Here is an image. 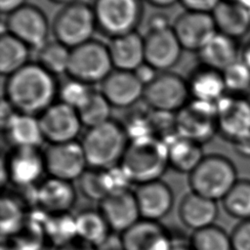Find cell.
I'll list each match as a JSON object with an SVG mask.
<instances>
[{"label":"cell","instance_id":"33","mask_svg":"<svg viewBox=\"0 0 250 250\" xmlns=\"http://www.w3.org/2000/svg\"><path fill=\"white\" fill-rule=\"evenodd\" d=\"M43 226L49 246L54 249L68 244L77 237L75 216L69 213L47 214L44 212Z\"/></svg>","mask_w":250,"mask_h":250},{"label":"cell","instance_id":"2","mask_svg":"<svg viewBox=\"0 0 250 250\" xmlns=\"http://www.w3.org/2000/svg\"><path fill=\"white\" fill-rule=\"evenodd\" d=\"M119 165L136 186L161 180L169 168L167 145L154 136L132 139Z\"/></svg>","mask_w":250,"mask_h":250},{"label":"cell","instance_id":"46","mask_svg":"<svg viewBox=\"0 0 250 250\" xmlns=\"http://www.w3.org/2000/svg\"><path fill=\"white\" fill-rule=\"evenodd\" d=\"M232 146L234 151L240 157L250 159V136L234 143Z\"/></svg>","mask_w":250,"mask_h":250},{"label":"cell","instance_id":"30","mask_svg":"<svg viewBox=\"0 0 250 250\" xmlns=\"http://www.w3.org/2000/svg\"><path fill=\"white\" fill-rule=\"evenodd\" d=\"M29 204L25 196L18 195L12 191L4 190L0 204V227L2 240H8L24 223L28 213Z\"/></svg>","mask_w":250,"mask_h":250},{"label":"cell","instance_id":"31","mask_svg":"<svg viewBox=\"0 0 250 250\" xmlns=\"http://www.w3.org/2000/svg\"><path fill=\"white\" fill-rule=\"evenodd\" d=\"M78 239L98 247L113 232L104 217L98 209L86 208L75 215Z\"/></svg>","mask_w":250,"mask_h":250},{"label":"cell","instance_id":"44","mask_svg":"<svg viewBox=\"0 0 250 250\" xmlns=\"http://www.w3.org/2000/svg\"><path fill=\"white\" fill-rule=\"evenodd\" d=\"M134 73L137 76V78L146 87L147 84H149L156 77V75L159 72L155 68H153L151 65H149L148 63L144 62L136 70H134Z\"/></svg>","mask_w":250,"mask_h":250},{"label":"cell","instance_id":"34","mask_svg":"<svg viewBox=\"0 0 250 250\" xmlns=\"http://www.w3.org/2000/svg\"><path fill=\"white\" fill-rule=\"evenodd\" d=\"M36 62L51 74L58 76L67 72L70 49L57 40H49L36 51Z\"/></svg>","mask_w":250,"mask_h":250},{"label":"cell","instance_id":"24","mask_svg":"<svg viewBox=\"0 0 250 250\" xmlns=\"http://www.w3.org/2000/svg\"><path fill=\"white\" fill-rule=\"evenodd\" d=\"M107 46L114 69L134 71L146 62L145 39L137 31L111 38Z\"/></svg>","mask_w":250,"mask_h":250},{"label":"cell","instance_id":"18","mask_svg":"<svg viewBox=\"0 0 250 250\" xmlns=\"http://www.w3.org/2000/svg\"><path fill=\"white\" fill-rule=\"evenodd\" d=\"M123 250H172L174 238L160 222L141 219L120 234Z\"/></svg>","mask_w":250,"mask_h":250},{"label":"cell","instance_id":"1","mask_svg":"<svg viewBox=\"0 0 250 250\" xmlns=\"http://www.w3.org/2000/svg\"><path fill=\"white\" fill-rule=\"evenodd\" d=\"M59 82L39 63L29 62L5 79L3 98L17 112L39 116L58 101Z\"/></svg>","mask_w":250,"mask_h":250},{"label":"cell","instance_id":"38","mask_svg":"<svg viewBox=\"0 0 250 250\" xmlns=\"http://www.w3.org/2000/svg\"><path fill=\"white\" fill-rule=\"evenodd\" d=\"M77 111L83 126L88 129L111 120L112 105L101 91L95 90L88 102Z\"/></svg>","mask_w":250,"mask_h":250},{"label":"cell","instance_id":"36","mask_svg":"<svg viewBox=\"0 0 250 250\" xmlns=\"http://www.w3.org/2000/svg\"><path fill=\"white\" fill-rule=\"evenodd\" d=\"M188 244L192 250H232L230 234L217 225L192 231Z\"/></svg>","mask_w":250,"mask_h":250},{"label":"cell","instance_id":"27","mask_svg":"<svg viewBox=\"0 0 250 250\" xmlns=\"http://www.w3.org/2000/svg\"><path fill=\"white\" fill-rule=\"evenodd\" d=\"M211 15L217 31L237 41L250 31V9L240 4L222 0Z\"/></svg>","mask_w":250,"mask_h":250},{"label":"cell","instance_id":"21","mask_svg":"<svg viewBox=\"0 0 250 250\" xmlns=\"http://www.w3.org/2000/svg\"><path fill=\"white\" fill-rule=\"evenodd\" d=\"M134 192L142 219L160 222L173 208V190L162 180L139 185Z\"/></svg>","mask_w":250,"mask_h":250},{"label":"cell","instance_id":"28","mask_svg":"<svg viewBox=\"0 0 250 250\" xmlns=\"http://www.w3.org/2000/svg\"><path fill=\"white\" fill-rule=\"evenodd\" d=\"M169 167L174 171L189 175L205 156L202 146L180 135L166 141Z\"/></svg>","mask_w":250,"mask_h":250},{"label":"cell","instance_id":"20","mask_svg":"<svg viewBox=\"0 0 250 250\" xmlns=\"http://www.w3.org/2000/svg\"><path fill=\"white\" fill-rule=\"evenodd\" d=\"M100 85V91L112 107L125 109L143 102L145 86L134 71L113 69Z\"/></svg>","mask_w":250,"mask_h":250},{"label":"cell","instance_id":"7","mask_svg":"<svg viewBox=\"0 0 250 250\" xmlns=\"http://www.w3.org/2000/svg\"><path fill=\"white\" fill-rule=\"evenodd\" d=\"M46 173L44 150L41 147H10L1 160V187L28 189L36 187Z\"/></svg>","mask_w":250,"mask_h":250},{"label":"cell","instance_id":"26","mask_svg":"<svg viewBox=\"0 0 250 250\" xmlns=\"http://www.w3.org/2000/svg\"><path fill=\"white\" fill-rule=\"evenodd\" d=\"M178 211L181 222L193 231L215 225L219 214L217 201L192 191L184 195Z\"/></svg>","mask_w":250,"mask_h":250},{"label":"cell","instance_id":"17","mask_svg":"<svg viewBox=\"0 0 250 250\" xmlns=\"http://www.w3.org/2000/svg\"><path fill=\"white\" fill-rule=\"evenodd\" d=\"M144 39L146 62L158 72L170 71L180 61L184 49L172 26L161 30L147 31Z\"/></svg>","mask_w":250,"mask_h":250},{"label":"cell","instance_id":"47","mask_svg":"<svg viewBox=\"0 0 250 250\" xmlns=\"http://www.w3.org/2000/svg\"><path fill=\"white\" fill-rule=\"evenodd\" d=\"M54 250H97V249H96V247L77 238L76 240H74L68 244L55 248Z\"/></svg>","mask_w":250,"mask_h":250},{"label":"cell","instance_id":"8","mask_svg":"<svg viewBox=\"0 0 250 250\" xmlns=\"http://www.w3.org/2000/svg\"><path fill=\"white\" fill-rule=\"evenodd\" d=\"M114 69L107 44L92 39L70 50L67 76L89 85L101 84Z\"/></svg>","mask_w":250,"mask_h":250},{"label":"cell","instance_id":"43","mask_svg":"<svg viewBox=\"0 0 250 250\" xmlns=\"http://www.w3.org/2000/svg\"><path fill=\"white\" fill-rule=\"evenodd\" d=\"M172 23L167 17V15L163 13H155L152 14L147 21V31L153 30H161L168 27H171Z\"/></svg>","mask_w":250,"mask_h":250},{"label":"cell","instance_id":"5","mask_svg":"<svg viewBox=\"0 0 250 250\" xmlns=\"http://www.w3.org/2000/svg\"><path fill=\"white\" fill-rule=\"evenodd\" d=\"M51 25L55 40L70 50L94 39L98 30L91 3L80 0L62 6Z\"/></svg>","mask_w":250,"mask_h":250},{"label":"cell","instance_id":"23","mask_svg":"<svg viewBox=\"0 0 250 250\" xmlns=\"http://www.w3.org/2000/svg\"><path fill=\"white\" fill-rule=\"evenodd\" d=\"M190 100L216 104L226 94L223 73L198 64L187 78Z\"/></svg>","mask_w":250,"mask_h":250},{"label":"cell","instance_id":"42","mask_svg":"<svg viewBox=\"0 0 250 250\" xmlns=\"http://www.w3.org/2000/svg\"><path fill=\"white\" fill-rule=\"evenodd\" d=\"M222 0H180L186 11L211 14Z\"/></svg>","mask_w":250,"mask_h":250},{"label":"cell","instance_id":"9","mask_svg":"<svg viewBox=\"0 0 250 250\" xmlns=\"http://www.w3.org/2000/svg\"><path fill=\"white\" fill-rule=\"evenodd\" d=\"M189 100L187 79L178 73L163 71L145 87L143 102L153 111L175 114Z\"/></svg>","mask_w":250,"mask_h":250},{"label":"cell","instance_id":"37","mask_svg":"<svg viewBox=\"0 0 250 250\" xmlns=\"http://www.w3.org/2000/svg\"><path fill=\"white\" fill-rule=\"evenodd\" d=\"M225 211L240 221L250 220V180H238L222 200Z\"/></svg>","mask_w":250,"mask_h":250},{"label":"cell","instance_id":"35","mask_svg":"<svg viewBox=\"0 0 250 250\" xmlns=\"http://www.w3.org/2000/svg\"><path fill=\"white\" fill-rule=\"evenodd\" d=\"M78 188L84 197L99 203L113 192L107 169L88 168L78 180Z\"/></svg>","mask_w":250,"mask_h":250},{"label":"cell","instance_id":"41","mask_svg":"<svg viewBox=\"0 0 250 250\" xmlns=\"http://www.w3.org/2000/svg\"><path fill=\"white\" fill-rule=\"evenodd\" d=\"M232 250H250V220L240 221L230 233Z\"/></svg>","mask_w":250,"mask_h":250},{"label":"cell","instance_id":"11","mask_svg":"<svg viewBox=\"0 0 250 250\" xmlns=\"http://www.w3.org/2000/svg\"><path fill=\"white\" fill-rule=\"evenodd\" d=\"M176 134L201 146L218 134L216 104L189 100L175 113Z\"/></svg>","mask_w":250,"mask_h":250},{"label":"cell","instance_id":"53","mask_svg":"<svg viewBox=\"0 0 250 250\" xmlns=\"http://www.w3.org/2000/svg\"><path fill=\"white\" fill-rule=\"evenodd\" d=\"M228 1L240 4V5L248 8V9H250V0H228Z\"/></svg>","mask_w":250,"mask_h":250},{"label":"cell","instance_id":"6","mask_svg":"<svg viewBox=\"0 0 250 250\" xmlns=\"http://www.w3.org/2000/svg\"><path fill=\"white\" fill-rule=\"evenodd\" d=\"M144 0H92L98 31L109 39L137 31L144 17Z\"/></svg>","mask_w":250,"mask_h":250},{"label":"cell","instance_id":"29","mask_svg":"<svg viewBox=\"0 0 250 250\" xmlns=\"http://www.w3.org/2000/svg\"><path fill=\"white\" fill-rule=\"evenodd\" d=\"M44 212L39 209L29 211L21 227L8 239L18 250H43L48 247L44 226Z\"/></svg>","mask_w":250,"mask_h":250},{"label":"cell","instance_id":"45","mask_svg":"<svg viewBox=\"0 0 250 250\" xmlns=\"http://www.w3.org/2000/svg\"><path fill=\"white\" fill-rule=\"evenodd\" d=\"M27 4L26 0H0V11L7 16Z\"/></svg>","mask_w":250,"mask_h":250},{"label":"cell","instance_id":"13","mask_svg":"<svg viewBox=\"0 0 250 250\" xmlns=\"http://www.w3.org/2000/svg\"><path fill=\"white\" fill-rule=\"evenodd\" d=\"M46 173L49 177L72 183L89 168L83 147L78 141L49 145L44 150Z\"/></svg>","mask_w":250,"mask_h":250},{"label":"cell","instance_id":"14","mask_svg":"<svg viewBox=\"0 0 250 250\" xmlns=\"http://www.w3.org/2000/svg\"><path fill=\"white\" fill-rule=\"evenodd\" d=\"M38 119L44 140L49 145L77 141L83 127L78 111L60 101L43 111Z\"/></svg>","mask_w":250,"mask_h":250},{"label":"cell","instance_id":"52","mask_svg":"<svg viewBox=\"0 0 250 250\" xmlns=\"http://www.w3.org/2000/svg\"><path fill=\"white\" fill-rule=\"evenodd\" d=\"M1 250H18V249H16L10 242L3 241L2 246H1Z\"/></svg>","mask_w":250,"mask_h":250},{"label":"cell","instance_id":"19","mask_svg":"<svg viewBox=\"0 0 250 250\" xmlns=\"http://www.w3.org/2000/svg\"><path fill=\"white\" fill-rule=\"evenodd\" d=\"M99 210L111 230L120 234L142 219L135 192L130 188L108 194L99 203Z\"/></svg>","mask_w":250,"mask_h":250},{"label":"cell","instance_id":"15","mask_svg":"<svg viewBox=\"0 0 250 250\" xmlns=\"http://www.w3.org/2000/svg\"><path fill=\"white\" fill-rule=\"evenodd\" d=\"M172 28L183 49L195 53L218 32L211 14L186 10L174 20Z\"/></svg>","mask_w":250,"mask_h":250},{"label":"cell","instance_id":"32","mask_svg":"<svg viewBox=\"0 0 250 250\" xmlns=\"http://www.w3.org/2000/svg\"><path fill=\"white\" fill-rule=\"evenodd\" d=\"M31 49L14 35L5 32L0 37V71L9 76L26 65Z\"/></svg>","mask_w":250,"mask_h":250},{"label":"cell","instance_id":"49","mask_svg":"<svg viewBox=\"0 0 250 250\" xmlns=\"http://www.w3.org/2000/svg\"><path fill=\"white\" fill-rule=\"evenodd\" d=\"M144 1L148 3L151 6L155 7V8L165 9V8H169L171 6H174L180 0H144Z\"/></svg>","mask_w":250,"mask_h":250},{"label":"cell","instance_id":"48","mask_svg":"<svg viewBox=\"0 0 250 250\" xmlns=\"http://www.w3.org/2000/svg\"><path fill=\"white\" fill-rule=\"evenodd\" d=\"M239 60L250 68V37L247 40H245L240 46Z\"/></svg>","mask_w":250,"mask_h":250},{"label":"cell","instance_id":"12","mask_svg":"<svg viewBox=\"0 0 250 250\" xmlns=\"http://www.w3.org/2000/svg\"><path fill=\"white\" fill-rule=\"evenodd\" d=\"M218 135L232 145L250 136V97L226 94L217 104Z\"/></svg>","mask_w":250,"mask_h":250},{"label":"cell","instance_id":"3","mask_svg":"<svg viewBox=\"0 0 250 250\" xmlns=\"http://www.w3.org/2000/svg\"><path fill=\"white\" fill-rule=\"evenodd\" d=\"M129 141L122 123L111 119L88 128L80 143L89 168L104 170L120 164Z\"/></svg>","mask_w":250,"mask_h":250},{"label":"cell","instance_id":"4","mask_svg":"<svg viewBox=\"0 0 250 250\" xmlns=\"http://www.w3.org/2000/svg\"><path fill=\"white\" fill-rule=\"evenodd\" d=\"M233 162L225 155L205 154L188 175L190 191L214 201L223 200L238 181Z\"/></svg>","mask_w":250,"mask_h":250},{"label":"cell","instance_id":"39","mask_svg":"<svg viewBox=\"0 0 250 250\" xmlns=\"http://www.w3.org/2000/svg\"><path fill=\"white\" fill-rule=\"evenodd\" d=\"M94 92L92 85L68 77L59 85L58 101L78 110L88 102Z\"/></svg>","mask_w":250,"mask_h":250},{"label":"cell","instance_id":"25","mask_svg":"<svg viewBox=\"0 0 250 250\" xmlns=\"http://www.w3.org/2000/svg\"><path fill=\"white\" fill-rule=\"evenodd\" d=\"M196 55L199 64L223 72L239 61V41L217 32Z\"/></svg>","mask_w":250,"mask_h":250},{"label":"cell","instance_id":"16","mask_svg":"<svg viewBox=\"0 0 250 250\" xmlns=\"http://www.w3.org/2000/svg\"><path fill=\"white\" fill-rule=\"evenodd\" d=\"M77 198L72 183L48 177L32 188V201L35 209L47 214L69 213Z\"/></svg>","mask_w":250,"mask_h":250},{"label":"cell","instance_id":"50","mask_svg":"<svg viewBox=\"0 0 250 250\" xmlns=\"http://www.w3.org/2000/svg\"><path fill=\"white\" fill-rule=\"evenodd\" d=\"M172 250H192V248L189 246V244L185 243H175Z\"/></svg>","mask_w":250,"mask_h":250},{"label":"cell","instance_id":"22","mask_svg":"<svg viewBox=\"0 0 250 250\" xmlns=\"http://www.w3.org/2000/svg\"><path fill=\"white\" fill-rule=\"evenodd\" d=\"M1 126L10 147H41L45 142L37 116L16 111Z\"/></svg>","mask_w":250,"mask_h":250},{"label":"cell","instance_id":"51","mask_svg":"<svg viewBox=\"0 0 250 250\" xmlns=\"http://www.w3.org/2000/svg\"><path fill=\"white\" fill-rule=\"evenodd\" d=\"M53 3H56V4H60V5H62V6H65V5H68V4H71V3H74V2H77L79 0H49Z\"/></svg>","mask_w":250,"mask_h":250},{"label":"cell","instance_id":"40","mask_svg":"<svg viewBox=\"0 0 250 250\" xmlns=\"http://www.w3.org/2000/svg\"><path fill=\"white\" fill-rule=\"evenodd\" d=\"M227 93L250 97V68L240 60L223 72Z\"/></svg>","mask_w":250,"mask_h":250},{"label":"cell","instance_id":"10","mask_svg":"<svg viewBox=\"0 0 250 250\" xmlns=\"http://www.w3.org/2000/svg\"><path fill=\"white\" fill-rule=\"evenodd\" d=\"M1 25L2 30L5 27L1 34L8 32L35 51L49 41L52 31L46 14L39 7L28 3L5 16Z\"/></svg>","mask_w":250,"mask_h":250}]
</instances>
